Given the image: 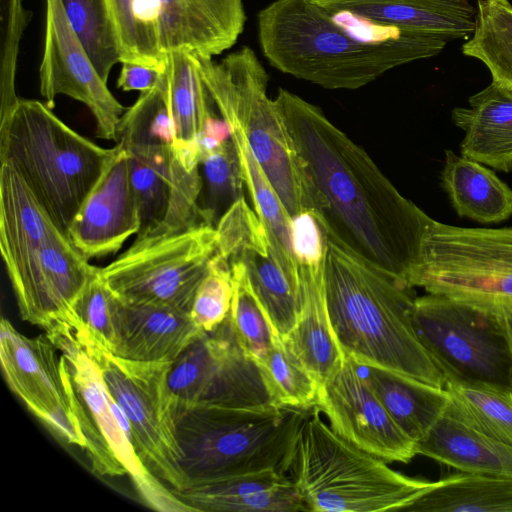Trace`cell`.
Here are the masks:
<instances>
[{
    "mask_svg": "<svg viewBox=\"0 0 512 512\" xmlns=\"http://www.w3.org/2000/svg\"><path fill=\"white\" fill-rule=\"evenodd\" d=\"M290 234L298 264L317 266L325 262L328 237L314 213L305 210L292 216Z\"/></svg>",
    "mask_w": 512,
    "mask_h": 512,
    "instance_id": "cell-44",
    "label": "cell"
},
{
    "mask_svg": "<svg viewBox=\"0 0 512 512\" xmlns=\"http://www.w3.org/2000/svg\"><path fill=\"white\" fill-rule=\"evenodd\" d=\"M75 334L98 364L110 395L126 415L141 461L171 490L185 488L188 478L180 466L175 405L168 386L171 362L123 359Z\"/></svg>",
    "mask_w": 512,
    "mask_h": 512,
    "instance_id": "cell-10",
    "label": "cell"
},
{
    "mask_svg": "<svg viewBox=\"0 0 512 512\" xmlns=\"http://www.w3.org/2000/svg\"><path fill=\"white\" fill-rule=\"evenodd\" d=\"M99 272L63 232L39 250L22 279L12 286L22 320L41 327L46 334L78 330L74 304Z\"/></svg>",
    "mask_w": 512,
    "mask_h": 512,
    "instance_id": "cell-17",
    "label": "cell"
},
{
    "mask_svg": "<svg viewBox=\"0 0 512 512\" xmlns=\"http://www.w3.org/2000/svg\"><path fill=\"white\" fill-rule=\"evenodd\" d=\"M229 266L234 292L228 319L239 344L256 361L268 351L278 334L254 293L245 267L239 262Z\"/></svg>",
    "mask_w": 512,
    "mask_h": 512,
    "instance_id": "cell-40",
    "label": "cell"
},
{
    "mask_svg": "<svg viewBox=\"0 0 512 512\" xmlns=\"http://www.w3.org/2000/svg\"><path fill=\"white\" fill-rule=\"evenodd\" d=\"M192 57L213 105L242 130L288 214L311 211L308 179L255 52L244 46L220 61Z\"/></svg>",
    "mask_w": 512,
    "mask_h": 512,
    "instance_id": "cell-7",
    "label": "cell"
},
{
    "mask_svg": "<svg viewBox=\"0 0 512 512\" xmlns=\"http://www.w3.org/2000/svg\"><path fill=\"white\" fill-rule=\"evenodd\" d=\"M417 454L460 472L512 478V445L468 426L448 407L417 442Z\"/></svg>",
    "mask_w": 512,
    "mask_h": 512,
    "instance_id": "cell-26",
    "label": "cell"
},
{
    "mask_svg": "<svg viewBox=\"0 0 512 512\" xmlns=\"http://www.w3.org/2000/svg\"><path fill=\"white\" fill-rule=\"evenodd\" d=\"M115 151L83 137L38 100L19 98L0 120V162L21 175L66 236Z\"/></svg>",
    "mask_w": 512,
    "mask_h": 512,
    "instance_id": "cell-4",
    "label": "cell"
},
{
    "mask_svg": "<svg viewBox=\"0 0 512 512\" xmlns=\"http://www.w3.org/2000/svg\"><path fill=\"white\" fill-rule=\"evenodd\" d=\"M410 314L418 338L446 379L512 387L509 349L494 315L431 293L414 298Z\"/></svg>",
    "mask_w": 512,
    "mask_h": 512,
    "instance_id": "cell-12",
    "label": "cell"
},
{
    "mask_svg": "<svg viewBox=\"0 0 512 512\" xmlns=\"http://www.w3.org/2000/svg\"><path fill=\"white\" fill-rule=\"evenodd\" d=\"M118 42L121 62H133L164 70L162 51L154 27L139 13V0H105Z\"/></svg>",
    "mask_w": 512,
    "mask_h": 512,
    "instance_id": "cell-41",
    "label": "cell"
},
{
    "mask_svg": "<svg viewBox=\"0 0 512 512\" xmlns=\"http://www.w3.org/2000/svg\"><path fill=\"white\" fill-rule=\"evenodd\" d=\"M162 81L173 126L174 155L189 169L199 167L200 140L211 116L212 102L192 55L166 54Z\"/></svg>",
    "mask_w": 512,
    "mask_h": 512,
    "instance_id": "cell-28",
    "label": "cell"
},
{
    "mask_svg": "<svg viewBox=\"0 0 512 512\" xmlns=\"http://www.w3.org/2000/svg\"><path fill=\"white\" fill-rule=\"evenodd\" d=\"M117 87L123 91H148L155 88L163 70L133 62H121Z\"/></svg>",
    "mask_w": 512,
    "mask_h": 512,
    "instance_id": "cell-45",
    "label": "cell"
},
{
    "mask_svg": "<svg viewBox=\"0 0 512 512\" xmlns=\"http://www.w3.org/2000/svg\"><path fill=\"white\" fill-rule=\"evenodd\" d=\"M441 185L460 217L490 224L512 215V189L471 158L446 150Z\"/></svg>",
    "mask_w": 512,
    "mask_h": 512,
    "instance_id": "cell-29",
    "label": "cell"
},
{
    "mask_svg": "<svg viewBox=\"0 0 512 512\" xmlns=\"http://www.w3.org/2000/svg\"><path fill=\"white\" fill-rule=\"evenodd\" d=\"M506 339L512 364V308H507L493 314Z\"/></svg>",
    "mask_w": 512,
    "mask_h": 512,
    "instance_id": "cell-46",
    "label": "cell"
},
{
    "mask_svg": "<svg viewBox=\"0 0 512 512\" xmlns=\"http://www.w3.org/2000/svg\"><path fill=\"white\" fill-rule=\"evenodd\" d=\"M218 253L228 264L241 263L275 332L285 339L300 313L297 261L275 241L244 197L234 202L216 224Z\"/></svg>",
    "mask_w": 512,
    "mask_h": 512,
    "instance_id": "cell-14",
    "label": "cell"
},
{
    "mask_svg": "<svg viewBox=\"0 0 512 512\" xmlns=\"http://www.w3.org/2000/svg\"><path fill=\"white\" fill-rule=\"evenodd\" d=\"M488 314L512 308V228L430 226L408 288Z\"/></svg>",
    "mask_w": 512,
    "mask_h": 512,
    "instance_id": "cell-9",
    "label": "cell"
},
{
    "mask_svg": "<svg viewBox=\"0 0 512 512\" xmlns=\"http://www.w3.org/2000/svg\"><path fill=\"white\" fill-rule=\"evenodd\" d=\"M45 34L39 68L40 92L51 109L65 95L83 103L96 123V136L117 142L126 108L101 79L71 26L61 0H45Z\"/></svg>",
    "mask_w": 512,
    "mask_h": 512,
    "instance_id": "cell-15",
    "label": "cell"
},
{
    "mask_svg": "<svg viewBox=\"0 0 512 512\" xmlns=\"http://www.w3.org/2000/svg\"><path fill=\"white\" fill-rule=\"evenodd\" d=\"M68 20L95 70L107 83L121 54L105 0H61Z\"/></svg>",
    "mask_w": 512,
    "mask_h": 512,
    "instance_id": "cell-38",
    "label": "cell"
},
{
    "mask_svg": "<svg viewBox=\"0 0 512 512\" xmlns=\"http://www.w3.org/2000/svg\"><path fill=\"white\" fill-rule=\"evenodd\" d=\"M358 367L345 355L319 385L315 408L352 445L386 462L409 463L417 455V443L397 425Z\"/></svg>",
    "mask_w": 512,
    "mask_h": 512,
    "instance_id": "cell-16",
    "label": "cell"
},
{
    "mask_svg": "<svg viewBox=\"0 0 512 512\" xmlns=\"http://www.w3.org/2000/svg\"><path fill=\"white\" fill-rule=\"evenodd\" d=\"M324 263L317 266L298 264L300 313L294 328L284 339L319 385L340 367L345 358L327 311Z\"/></svg>",
    "mask_w": 512,
    "mask_h": 512,
    "instance_id": "cell-27",
    "label": "cell"
},
{
    "mask_svg": "<svg viewBox=\"0 0 512 512\" xmlns=\"http://www.w3.org/2000/svg\"><path fill=\"white\" fill-rule=\"evenodd\" d=\"M327 237L408 288L435 220L402 196L323 111L280 88L274 99Z\"/></svg>",
    "mask_w": 512,
    "mask_h": 512,
    "instance_id": "cell-1",
    "label": "cell"
},
{
    "mask_svg": "<svg viewBox=\"0 0 512 512\" xmlns=\"http://www.w3.org/2000/svg\"><path fill=\"white\" fill-rule=\"evenodd\" d=\"M410 512H512V478L460 472L409 505Z\"/></svg>",
    "mask_w": 512,
    "mask_h": 512,
    "instance_id": "cell-32",
    "label": "cell"
},
{
    "mask_svg": "<svg viewBox=\"0 0 512 512\" xmlns=\"http://www.w3.org/2000/svg\"><path fill=\"white\" fill-rule=\"evenodd\" d=\"M46 336L60 351L61 370L92 471L109 477L128 475L142 501L154 510L193 512L139 458L126 415L75 330Z\"/></svg>",
    "mask_w": 512,
    "mask_h": 512,
    "instance_id": "cell-8",
    "label": "cell"
},
{
    "mask_svg": "<svg viewBox=\"0 0 512 512\" xmlns=\"http://www.w3.org/2000/svg\"><path fill=\"white\" fill-rule=\"evenodd\" d=\"M125 149L140 215L139 240L155 231L168 214L175 190L176 161L173 147Z\"/></svg>",
    "mask_w": 512,
    "mask_h": 512,
    "instance_id": "cell-31",
    "label": "cell"
},
{
    "mask_svg": "<svg viewBox=\"0 0 512 512\" xmlns=\"http://www.w3.org/2000/svg\"><path fill=\"white\" fill-rule=\"evenodd\" d=\"M293 482L308 511H405L433 481L404 475L344 440L314 407L296 445Z\"/></svg>",
    "mask_w": 512,
    "mask_h": 512,
    "instance_id": "cell-6",
    "label": "cell"
},
{
    "mask_svg": "<svg viewBox=\"0 0 512 512\" xmlns=\"http://www.w3.org/2000/svg\"><path fill=\"white\" fill-rule=\"evenodd\" d=\"M409 289L328 238L324 291L334 336L360 367L444 388L446 378L411 320Z\"/></svg>",
    "mask_w": 512,
    "mask_h": 512,
    "instance_id": "cell-3",
    "label": "cell"
},
{
    "mask_svg": "<svg viewBox=\"0 0 512 512\" xmlns=\"http://www.w3.org/2000/svg\"><path fill=\"white\" fill-rule=\"evenodd\" d=\"M228 125L231 128V140L239 159L244 186L251 197L253 209L285 253L295 259L291 246V216L254 157L242 130L235 124Z\"/></svg>",
    "mask_w": 512,
    "mask_h": 512,
    "instance_id": "cell-37",
    "label": "cell"
},
{
    "mask_svg": "<svg viewBox=\"0 0 512 512\" xmlns=\"http://www.w3.org/2000/svg\"><path fill=\"white\" fill-rule=\"evenodd\" d=\"M234 283L227 261L218 253L200 283L190 316L203 332L216 330L229 316Z\"/></svg>",
    "mask_w": 512,
    "mask_h": 512,
    "instance_id": "cell-42",
    "label": "cell"
},
{
    "mask_svg": "<svg viewBox=\"0 0 512 512\" xmlns=\"http://www.w3.org/2000/svg\"><path fill=\"white\" fill-rule=\"evenodd\" d=\"M365 378L397 425L416 443L427 435L449 404L444 388L388 370L369 367Z\"/></svg>",
    "mask_w": 512,
    "mask_h": 512,
    "instance_id": "cell-30",
    "label": "cell"
},
{
    "mask_svg": "<svg viewBox=\"0 0 512 512\" xmlns=\"http://www.w3.org/2000/svg\"><path fill=\"white\" fill-rule=\"evenodd\" d=\"M168 386L175 413L194 406L272 405L256 362L239 344L228 318L171 362Z\"/></svg>",
    "mask_w": 512,
    "mask_h": 512,
    "instance_id": "cell-13",
    "label": "cell"
},
{
    "mask_svg": "<svg viewBox=\"0 0 512 512\" xmlns=\"http://www.w3.org/2000/svg\"><path fill=\"white\" fill-rule=\"evenodd\" d=\"M62 232L29 188L8 163L0 167V251L15 285L33 264L40 248Z\"/></svg>",
    "mask_w": 512,
    "mask_h": 512,
    "instance_id": "cell-24",
    "label": "cell"
},
{
    "mask_svg": "<svg viewBox=\"0 0 512 512\" xmlns=\"http://www.w3.org/2000/svg\"><path fill=\"white\" fill-rule=\"evenodd\" d=\"M476 26L462 45L465 56L481 61L492 82L512 93V4L509 0H476Z\"/></svg>",
    "mask_w": 512,
    "mask_h": 512,
    "instance_id": "cell-34",
    "label": "cell"
},
{
    "mask_svg": "<svg viewBox=\"0 0 512 512\" xmlns=\"http://www.w3.org/2000/svg\"><path fill=\"white\" fill-rule=\"evenodd\" d=\"M174 134L161 79L158 85L140 92L118 124L117 143L131 147H173Z\"/></svg>",
    "mask_w": 512,
    "mask_h": 512,
    "instance_id": "cell-39",
    "label": "cell"
},
{
    "mask_svg": "<svg viewBox=\"0 0 512 512\" xmlns=\"http://www.w3.org/2000/svg\"><path fill=\"white\" fill-rule=\"evenodd\" d=\"M217 251L216 227L199 224L168 236L135 240L116 260L99 268V274L123 301L190 314Z\"/></svg>",
    "mask_w": 512,
    "mask_h": 512,
    "instance_id": "cell-11",
    "label": "cell"
},
{
    "mask_svg": "<svg viewBox=\"0 0 512 512\" xmlns=\"http://www.w3.org/2000/svg\"><path fill=\"white\" fill-rule=\"evenodd\" d=\"M262 52L279 71L326 89H358L440 54L447 42L403 33L313 0H276L257 16Z\"/></svg>",
    "mask_w": 512,
    "mask_h": 512,
    "instance_id": "cell-2",
    "label": "cell"
},
{
    "mask_svg": "<svg viewBox=\"0 0 512 512\" xmlns=\"http://www.w3.org/2000/svg\"><path fill=\"white\" fill-rule=\"evenodd\" d=\"M452 111L465 133L461 155L503 172L512 171V93L491 82Z\"/></svg>",
    "mask_w": 512,
    "mask_h": 512,
    "instance_id": "cell-25",
    "label": "cell"
},
{
    "mask_svg": "<svg viewBox=\"0 0 512 512\" xmlns=\"http://www.w3.org/2000/svg\"><path fill=\"white\" fill-rule=\"evenodd\" d=\"M173 493L194 511H308L286 473L269 469L190 482Z\"/></svg>",
    "mask_w": 512,
    "mask_h": 512,
    "instance_id": "cell-23",
    "label": "cell"
},
{
    "mask_svg": "<svg viewBox=\"0 0 512 512\" xmlns=\"http://www.w3.org/2000/svg\"><path fill=\"white\" fill-rule=\"evenodd\" d=\"M140 225L129 155L117 143L113 157L73 218L67 237L89 260L116 253L139 232Z\"/></svg>",
    "mask_w": 512,
    "mask_h": 512,
    "instance_id": "cell-18",
    "label": "cell"
},
{
    "mask_svg": "<svg viewBox=\"0 0 512 512\" xmlns=\"http://www.w3.org/2000/svg\"><path fill=\"white\" fill-rule=\"evenodd\" d=\"M255 362L273 406L300 410L316 406L318 381L279 335Z\"/></svg>",
    "mask_w": 512,
    "mask_h": 512,
    "instance_id": "cell-35",
    "label": "cell"
},
{
    "mask_svg": "<svg viewBox=\"0 0 512 512\" xmlns=\"http://www.w3.org/2000/svg\"><path fill=\"white\" fill-rule=\"evenodd\" d=\"M200 208L206 223L216 227L225 211L243 196L244 182L235 146L230 139L202 149L199 162Z\"/></svg>",
    "mask_w": 512,
    "mask_h": 512,
    "instance_id": "cell-36",
    "label": "cell"
},
{
    "mask_svg": "<svg viewBox=\"0 0 512 512\" xmlns=\"http://www.w3.org/2000/svg\"><path fill=\"white\" fill-rule=\"evenodd\" d=\"M448 410L468 426L512 445V387L481 380L446 379Z\"/></svg>",
    "mask_w": 512,
    "mask_h": 512,
    "instance_id": "cell-33",
    "label": "cell"
},
{
    "mask_svg": "<svg viewBox=\"0 0 512 512\" xmlns=\"http://www.w3.org/2000/svg\"><path fill=\"white\" fill-rule=\"evenodd\" d=\"M115 300L116 295L98 272L74 304V313L79 325L76 331L110 352L114 347Z\"/></svg>",
    "mask_w": 512,
    "mask_h": 512,
    "instance_id": "cell-43",
    "label": "cell"
},
{
    "mask_svg": "<svg viewBox=\"0 0 512 512\" xmlns=\"http://www.w3.org/2000/svg\"><path fill=\"white\" fill-rule=\"evenodd\" d=\"M162 51L213 58L231 48L244 30L242 0H155Z\"/></svg>",
    "mask_w": 512,
    "mask_h": 512,
    "instance_id": "cell-20",
    "label": "cell"
},
{
    "mask_svg": "<svg viewBox=\"0 0 512 512\" xmlns=\"http://www.w3.org/2000/svg\"><path fill=\"white\" fill-rule=\"evenodd\" d=\"M309 412L272 405L176 412L180 466L188 483L269 469L286 473Z\"/></svg>",
    "mask_w": 512,
    "mask_h": 512,
    "instance_id": "cell-5",
    "label": "cell"
},
{
    "mask_svg": "<svg viewBox=\"0 0 512 512\" xmlns=\"http://www.w3.org/2000/svg\"><path fill=\"white\" fill-rule=\"evenodd\" d=\"M202 333L188 313L131 303L116 296L111 352L115 356L141 362H172Z\"/></svg>",
    "mask_w": 512,
    "mask_h": 512,
    "instance_id": "cell-22",
    "label": "cell"
},
{
    "mask_svg": "<svg viewBox=\"0 0 512 512\" xmlns=\"http://www.w3.org/2000/svg\"><path fill=\"white\" fill-rule=\"evenodd\" d=\"M47 336L29 338L7 320L0 325V360L10 389L45 423L60 412H73L60 356Z\"/></svg>",
    "mask_w": 512,
    "mask_h": 512,
    "instance_id": "cell-19",
    "label": "cell"
},
{
    "mask_svg": "<svg viewBox=\"0 0 512 512\" xmlns=\"http://www.w3.org/2000/svg\"><path fill=\"white\" fill-rule=\"evenodd\" d=\"M330 12H347L401 32L451 42L469 39L477 7L471 0H313Z\"/></svg>",
    "mask_w": 512,
    "mask_h": 512,
    "instance_id": "cell-21",
    "label": "cell"
}]
</instances>
